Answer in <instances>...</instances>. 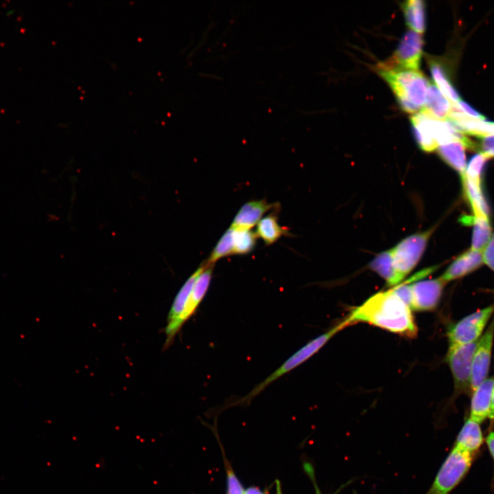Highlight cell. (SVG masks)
I'll return each mask as SVG.
<instances>
[{
    "mask_svg": "<svg viewBox=\"0 0 494 494\" xmlns=\"http://www.w3.org/2000/svg\"><path fill=\"white\" fill-rule=\"evenodd\" d=\"M303 469H304L305 473H307V475H308V477L309 478V479L311 480L312 484L314 485L316 494H323L321 492L318 485L317 484L315 473H314V467L311 465V464H310L308 462H304ZM346 485H347V484H344L341 488H339L336 491V492L333 494H338L342 490V489L344 488V486H346Z\"/></svg>",
    "mask_w": 494,
    "mask_h": 494,
    "instance_id": "cell-35",
    "label": "cell"
},
{
    "mask_svg": "<svg viewBox=\"0 0 494 494\" xmlns=\"http://www.w3.org/2000/svg\"><path fill=\"white\" fill-rule=\"evenodd\" d=\"M465 148L462 141L456 140L438 145L437 150L440 157L462 176L467 167Z\"/></svg>",
    "mask_w": 494,
    "mask_h": 494,
    "instance_id": "cell-21",
    "label": "cell"
},
{
    "mask_svg": "<svg viewBox=\"0 0 494 494\" xmlns=\"http://www.w3.org/2000/svg\"><path fill=\"white\" fill-rule=\"evenodd\" d=\"M391 290L403 303L410 307L412 298L411 284L405 282L403 284L396 285Z\"/></svg>",
    "mask_w": 494,
    "mask_h": 494,
    "instance_id": "cell-32",
    "label": "cell"
},
{
    "mask_svg": "<svg viewBox=\"0 0 494 494\" xmlns=\"http://www.w3.org/2000/svg\"><path fill=\"white\" fill-rule=\"evenodd\" d=\"M462 184L466 198L471 205L473 214H482L489 217L488 204L483 195L481 181H476L461 176Z\"/></svg>",
    "mask_w": 494,
    "mask_h": 494,
    "instance_id": "cell-24",
    "label": "cell"
},
{
    "mask_svg": "<svg viewBox=\"0 0 494 494\" xmlns=\"http://www.w3.org/2000/svg\"><path fill=\"white\" fill-rule=\"evenodd\" d=\"M493 337L494 319L479 339L474 353L470 381V388L473 391L487 379L491 364Z\"/></svg>",
    "mask_w": 494,
    "mask_h": 494,
    "instance_id": "cell-10",
    "label": "cell"
},
{
    "mask_svg": "<svg viewBox=\"0 0 494 494\" xmlns=\"http://www.w3.org/2000/svg\"><path fill=\"white\" fill-rule=\"evenodd\" d=\"M482 257L484 263L494 272V233L483 250Z\"/></svg>",
    "mask_w": 494,
    "mask_h": 494,
    "instance_id": "cell-34",
    "label": "cell"
},
{
    "mask_svg": "<svg viewBox=\"0 0 494 494\" xmlns=\"http://www.w3.org/2000/svg\"><path fill=\"white\" fill-rule=\"evenodd\" d=\"M368 266L385 279L390 286L395 287L401 281L394 267L391 250L378 254Z\"/></svg>",
    "mask_w": 494,
    "mask_h": 494,
    "instance_id": "cell-25",
    "label": "cell"
},
{
    "mask_svg": "<svg viewBox=\"0 0 494 494\" xmlns=\"http://www.w3.org/2000/svg\"><path fill=\"white\" fill-rule=\"evenodd\" d=\"M224 460L226 471V494H244L245 490L234 473L231 466L226 460Z\"/></svg>",
    "mask_w": 494,
    "mask_h": 494,
    "instance_id": "cell-30",
    "label": "cell"
},
{
    "mask_svg": "<svg viewBox=\"0 0 494 494\" xmlns=\"http://www.w3.org/2000/svg\"><path fill=\"white\" fill-rule=\"evenodd\" d=\"M447 119L465 134L476 137L494 134V122L468 117L462 113L454 104Z\"/></svg>",
    "mask_w": 494,
    "mask_h": 494,
    "instance_id": "cell-16",
    "label": "cell"
},
{
    "mask_svg": "<svg viewBox=\"0 0 494 494\" xmlns=\"http://www.w3.org/2000/svg\"><path fill=\"white\" fill-rule=\"evenodd\" d=\"M461 222L473 226L471 248L482 251L492 237V228L489 217L482 214L461 218Z\"/></svg>",
    "mask_w": 494,
    "mask_h": 494,
    "instance_id": "cell-20",
    "label": "cell"
},
{
    "mask_svg": "<svg viewBox=\"0 0 494 494\" xmlns=\"http://www.w3.org/2000/svg\"><path fill=\"white\" fill-rule=\"evenodd\" d=\"M346 327L364 322L407 338L417 335L411 309L389 290L378 292L351 309L342 320Z\"/></svg>",
    "mask_w": 494,
    "mask_h": 494,
    "instance_id": "cell-1",
    "label": "cell"
},
{
    "mask_svg": "<svg viewBox=\"0 0 494 494\" xmlns=\"http://www.w3.org/2000/svg\"><path fill=\"white\" fill-rule=\"evenodd\" d=\"M483 263L482 252L470 248L458 256L440 277L447 283L469 274Z\"/></svg>",
    "mask_w": 494,
    "mask_h": 494,
    "instance_id": "cell-14",
    "label": "cell"
},
{
    "mask_svg": "<svg viewBox=\"0 0 494 494\" xmlns=\"http://www.w3.org/2000/svg\"><path fill=\"white\" fill-rule=\"evenodd\" d=\"M429 67L436 86L453 104L457 103L460 99V95L450 81L443 66L439 62L431 60L429 62Z\"/></svg>",
    "mask_w": 494,
    "mask_h": 494,
    "instance_id": "cell-26",
    "label": "cell"
},
{
    "mask_svg": "<svg viewBox=\"0 0 494 494\" xmlns=\"http://www.w3.org/2000/svg\"><path fill=\"white\" fill-rule=\"evenodd\" d=\"M204 268V262L185 281L176 295L169 311L165 328V347L169 346L183 327L182 318L185 311L194 283Z\"/></svg>",
    "mask_w": 494,
    "mask_h": 494,
    "instance_id": "cell-9",
    "label": "cell"
},
{
    "mask_svg": "<svg viewBox=\"0 0 494 494\" xmlns=\"http://www.w3.org/2000/svg\"><path fill=\"white\" fill-rule=\"evenodd\" d=\"M457 108L464 115L474 119H484L483 115L480 113L466 102L460 99L456 104Z\"/></svg>",
    "mask_w": 494,
    "mask_h": 494,
    "instance_id": "cell-33",
    "label": "cell"
},
{
    "mask_svg": "<svg viewBox=\"0 0 494 494\" xmlns=\"http://www.w3.org/2000/svg\"><path fill=\"white\" fill-rule=\"evenodd\" d=\"M278 208H280L279 203H270L266 199L248 201L239 209L231 227L251 229L263 217L264 214Z\"/></svg>",
    "mask_w": 494,
    "mask_h": 494,
    "instance_id": "cell-13",
    "label": "cell"
},
{
    "mask_svg": "<svg viewBox=\"0 0 494 494\" xmlns=\"http://www.w3.org/2000/svg\"><path fill=\"white\" fill-rule=\"evenodd\" d=\"M423 110L437 119L445 120L452 110V104L436 85L430 83Z\"/></svg>",
    "mask_w": 494,
    "mask_h": 494,
    "instance_id": "cell-22",
    "label": "cell"
},
{
    "mask_svg": "<svg viewBox=\"0 0 494 494\" xmlns=\"http://www.w3.org/2000/svg\"><path fill=\"white\" fill-rule=\"evenodd\" d=\"M478 340L469 344H449L446 355L457 391L470 387L473 358Z\"/></svg>",
    "mask_w": 494,
    "mask_h": 494,
    "instance_id": "cell-8",
    "label": "cell"
},
{
    "mask_svg": "<svg viewBox=\"0 0 494 494\" xmlns=\"http://www.w3.org/2000/svg\"><path fill=\"white\" fill-rule=\"evenodd\" d=\"M244 494H265L260 489L255 486L248 488L244 491Z\"/></svg>",
    "mask_w": 494,
    "mask_h": 494,
    "instance_id": "cell-37",
    "label": "cell"
},
{
    "mask_svg": "<svg viewBox=\"0 0 494 494\" xmlns=\"http://www.w3.org/2000/svg\"><path fill=\"white\" fill-rule=\"evenodd\" d=\"M423 46L422 36L414 31H408L402 36L390 60L379 64L388 68L419 70Z\"/></svg>",
    "mask_w": 494,
    "mask_h": 494,
    "instance_id": "cell-7",
    "label": "cell"
},
{
    "mask_svg": "<svg viewBox=\"0 0 494 494\" xmlns=\"http://www.w3.org/2000/svg\"><path fill=\"white\" fill-rule=\"evenodd\" d=\"M489 418L494 421V388H493V392L492 404H491V412L489 414Z\"/></svg>",
    "mask_w": 494,
    "mask_h": 494,
    "instance_id": "cell-38",
    "label": "cell"
},
{
    "mask_svg": "<svg viewBox=\"0 0 494 494\" xmlns=\"http://www.w3.org/2000/svg\"><path fill=\"white\" fill-rule=\"evenodd\" d=\"M483 440L480 423L469 418L464 422L458 433L454 445L462 450L476 454Z\"/></svg>",
    "mask_w": 494,
    "mask_h": 494,
    "instance_id": "cell-19",
    "label": "cell"
},
{
    "mask_svg": "<svg viewBox=\"0 0 494 494\" xmlns=\"http://www.w3.org/2000/svg\"><path fill=\"white\" fill-rule=\"evenodd\" d=\"M446 283L440 277L420 281L411 284L410 308L416 311H432L439 304Z\"/></svg>",
    "mask_w": 494,
    "mask_h": 494,
    "instance_id": "cell-11",
    "label": "cell"
},
{
    "mask_svg": "<svg viewBox=\"0 0 494 494\" xmlns=\"http://www.w3.org/2000/svg\"><path fill=\"white\" fill-rule=\"evenodd\" d=\"M494 377L484 380L473 392L470 419L480 423L489 417L491 409Z\"/></svg>",
    "mask_w": 494,
    "mask_h": 494,
    "instance_id": "cell-15",
    "label": "cell"
},
{
    "mask_svg": "<svg viewBox=\"0 0 494 494\" xmlns=\"http://www.w3.org/2000/svg\"><path fill=\"white\" fill-rule=\"evenodd\" d=\"M486 443L489 452L494 460V430L489 433L486 438Z\"/></svg>",
    "mask_w": 494,
    "mask_h": 494,
    "instance_id": "cell-36",
    "label": "cell"
},
{
    "mask_svg": "<svg viewBox=\"0 0 494 494\" xmlns=\"http://www.w3.org/2000/svg\"><path fill=\"white\" fill-rule=\"evenodd\" d=\"M280 208L272 210L264 216L257 224L255 233L266 246L274 244L283 236H290L288 228L279 223L278 213Z\"/></svg>",
    "mask_w": 494,
    "mask_h": 494,
    "instance_id": "cell-18",
    "label": "cell"
},
{
    "mask_svg": "<svg viewBox=\"0 0 494 494\" xmlns=\"http://www.w3.org/2000/svg\"><path fill=\"white\" fill-rule=\"evenodd\" d=\"M478 138L480 143L478 147L480 148L481 153L488 159L494 158V134L478 137Z\"/></svg>",
    "mask_w": 494,
    "mask_h": 494,
    "instance_id": "cell-31",
    "label": "cell"
},
{
    "mask_svg": "<svg viewBox=\"0 0 494 494\" xmlns=\"http://www.w3.org/2000/svg\"><path fill=\"white\" fill-rule=\"evenodd\" d=\"M345 327L346 326L341 321L336 326L308 342L287 358L277 370L258 384L246 395L235 402V404L247 403L251 401L272 383L293 370L315 355L331 338Z\"/></svg>",
    "mask_w": 494,
    "mask_h": 494,
    "instance_id": "cell-3",
    "label": "cell"
},
{
    "mask_svg": "<svg viewBox=\"0 0 494 494\" xmlns=\"http://www.w3.org/2000/svg\"><path fill=\"white\" fill-rule=\"evenodd\" d=\"M493 313L494 303L451 325L447 331L449 344L464 345L478 341Z\"/></svg>",
    "mask_w": 494,
    "mask_h": 494,
    "instance_id": "cell-6",
    "label": "cell"
},
{
    "mask_svg": "<svg viewBox=\"0 0 494 494\" xmlns=\"http://www.w3.org/2000/svg\"><path fill=\"white\" fill-rule=\"evenodd\" d=\"M488 158L481 152L475 154L467 165L465 175L467 178L481 181V176Z\"/></svg>",
    "mask_w": 494,
    "mask_h": 494,
    "instance_id": "cell-29",
    "label": "cell"
},
{
    "mask_svg": "<svg viewBox=\"0 0 494 494\" xmlns=\"http://www.w3.org/2000/svg\"><path fill=\"white\" fill-rule=\"evenodd\" d=\"M232 231L229 227L224 233L208 259L205 260L207 263L214 265L220 259L233 255Z\"/></svg>",
    "mask_w": 494,
    "mask_h": 494,
    "instance_id": "cell-28",
    "label": "cell"
},
{
    "mask_svg": "<svg viewBox=\"0 0 494 494\" xmlns=\"http://www.w3.org/2000/svg\"><path fill=\"white\" fill-rule=\"evenodd\" d=\"M203 262L204 268L194 283L189 302L182 318L183 325L195 313L204 298L211 281L214 265L209 264L206 261Z\"/></svg>",
    "mask_w": 494,
    "mask_h": 494,
    "instance_id": "cell-17",
    "label": "cell"
},
{
    "mask_svg": "<svg viewBox=\"0 0 494 494\" xmlns=\"http://www.w3.org/2000/svg\"><path fill=\"white\" fill-rule=\"evenodd\" d=\"M475 456L454 445L425 494H449L465 477Z\"/></svg>",
    "mask_w": 494,
    "mask_h": 494,
    "instance_id": "cell-4",
    "label": "cell"
},
{
    "mask_svg": "<svg viewBox=\"0 0 494 494\" xmlns=\"http://www.w3.org/2000/svg\"><path fill=\"white\" fill-rule=\"evenodd\" d=\"M406 24L419 34L426 28V5L421 0H407L401 3Z\"/></svg>",
    "mask_w": 494,
    "mask_h": 494,
    "instance_id": "cell-23",
    "label": "cell"
},
{
    "mask_svg": "<svg viewBox=\"0 0 494 494\" xmlns=\"http://www.w3.org/2000/svg\"><path fill=\"white\" fill-rule=\"evenodd\" d=\"M435 227L413 234L391 249L395 269L401 281L416 266Z\"/></svg>",
    "mask_w": 494,
    "mask_h": 494,
    "instance_id": "cell-5",
    "label": "cell"
},
{
    "mask_svg": "<svg viewBox=\"0 0 494 494\" xmlns=\"http://www.w3.org/2000/svg\"><path fill=\"white\" fill-rule=\"evenodd\" d=\"M378 74L388 84L401 108L407 113H416L424 108L430 84L419 70L388 68L379 64Z\"/></svg>",
    "mask_w": 494,
    "mask_h": 494,
    "instance_id": "cell-2",
    "label": "cell"
},
{
    "mask_svg": "<svg viewBox=\"0 0 494 494\" xmlns=\"http://www.w3.org/2000/svg\"><path fill=\"white\" fill-rule=\"evenodd\" d=\"M231 227V226H230ZM233 253L244 255L251 252L256 245L257 236L251 229L232 228Z\"/></svg>",
    "mask_w": 494,
    "mask_h": 494,
    "instance_id": "cell-27",
    "label": "cell"
},
{
    "mask_svg": "<svg viewBox=\"0 0 494 494\" xmlns=\"http://www.w3.org/2000/svg\"><path fill=\"white\" fill-rule=\"evenodd\" d=\"M410 122L414 137L419 147L425 152H432L438 146L436 138V121L424 110L412 115Z\"/></svg>",
    "mask_w": 494,
    "mask_h": 494,
    "instance_id": "cell-12",
    "label": "cell"
}]
</instances>
